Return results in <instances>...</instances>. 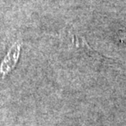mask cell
Returning <instances> with one entry per match:
<instances>
[{
	"instance_id": "1",
	"label": "cell",
	"mask_w": 126,
	"mask_h": 126,
	"mask_svg": "<svg viewBox=\"0 0 126 126\" xmlns=\"http://www.w3.org/2000/svg\"><path fill=\"white\" fill-rule=\"evenodd\" d=\"M21 47V44L17 42L14 45H12V47L9 49L7 54L0 65V77L1 78H3L12 70H13L18 61Z\"/></svg>"
}]
</instances>
